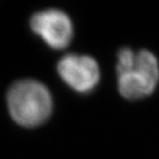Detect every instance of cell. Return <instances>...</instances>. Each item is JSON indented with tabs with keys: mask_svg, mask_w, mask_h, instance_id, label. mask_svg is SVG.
Segmentation results:
<instances>
[{
	"mask_svg": "<svg viewBox=\"0 0 159 159\" xmlns=\"http://www.w3.org/2000/svg\"><path fill=\"white\" fill-rule=\"evenodd\" d=\"M7 107L11 118L24 127H35L44 123L53 109L51 93L35 80L16 82L7 93Z\"/></svg>",
	"mask_w": 159,
	"mask_h": 159,
	"instance_id": "2",
	"label": "cell"
},
{
	"mask_svg": "<svg viewBox=\"0 0 159 159\" xmlns=\"http://www.w3.org/2000/svg\"><path fill=\"white\" fill-rule=\"evenodd\" d=\"M116 71L120 94L129 100L142 99L153 93L159 82L158 60L147 50L121 49Z\"/></svg>",
	"mask_w": 159,
	"mask_h": 159,
	"instance_id": "1",
	"label": "cell"
},
{
	"mask_svg": "<svg viewBox=\"0 0 159 159\" xmlns=\"http://www.w3.org/2000/svg\"><path fill=\"white\" fill-rule=\"evenodd\" d=\"M57 69L63 82L79 93H89L99 82V66L87 55L68 54L59 61Z\"/></svg>",
	"mask_w": 159,
	"mask_h": 159,
	"instance_id": "4",
	"label": "cell"
},
{
	"mask_svg": "<svg viewBox=\"0 0 159 159\" xmlns=\"http://www.w3.org/2000/svg\"><path fill=\"white\" fill-rule=\"evenodd\" d=\"M30 27L48 46L55 50L64 49L74 35L72 22L64 11L44 9L31 17Z\"/></svg>",
	"mask_w": 159,
	"mask_h": 159,
	"instance_id": "3",
	"label": "cell"
}]
</instances>
